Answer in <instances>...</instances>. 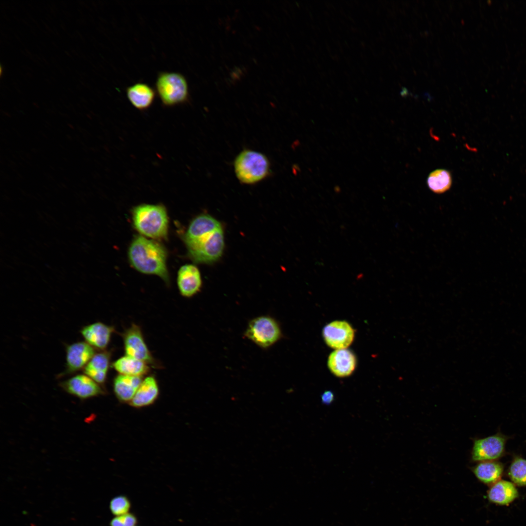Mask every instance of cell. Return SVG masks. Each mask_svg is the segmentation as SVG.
Segmentation results:
<instances>
[{"label": "cell", "mask_w": 526, "mask_h": 526, "mask_svg": "<svg viewBox=\"0 0 526 526\" xmlns=\"http://www.w3.org/2000/svg\"><path fill=\"white\" fill-rule=\"evenodd\" d=\"M114 332L113 326L99 321L83 326L79 330L84 341L100 351L106 350Z\"/></svg>", "instance_id": "7c38bea8"}, {"label": "cell", "mask_w": 526, "mask_h": 526, "mask_svg": "<svg viewBox=\"0 0 526 526\" xmlns=\"http://www.w3.org/2000/svg\"><path fill=\"white\" fill-rule=\"evenodd\" d=\"M159 394V387L155 377L149 376L143 380L131 405L135 407H142L152 404Z\"/></svg>", "instance_id": "ac0fdd59"}, {"label": "cell", "mask_w": 526, "mask_h": 526, "mask_svg": "<svg viewBox=\"0 0 526 526\" xmlns=\"http://www.w3.org/2000/svg\"><path fill=\"white\" fill-rule=\"evenodd\" d=\"M244 336L259 347L266 349L281 338L282 333L279 323L274 318L261 316L249 321Z\"/></svg>", "instance_id": "8992f818"}, {"label": "cell", "mask_w": 526, "mask_h": 526, "mask_svg": "<svg viewBox=\"0 0 526 526\" xmlns=\"http://www.w3.org/2000/svg\"><path fill=\"white\" fill-rule=\"evenodd\" d=\"M508 475L517 486H526V459L514 456L508 470Z\"/></svg>", "instance_id": "603a6c76"}, {"label": "cell", "mask_w": 526, "mask_h": 526, "mask_svg": "<svg viewBox=\"0 0 526 526\" xmlns=\"http://www.w3.org/2000/svg\"><path fill=\"white\" fill-rule=\"evenodd\" d=\"M427 183L429 188L433 192L444 193L448 190L451 186V174L445 169L435 170L428 176Z\"/></svg>", "instance_id": "7402d4cb"}, {"label": "cell", "mask_w": 526, "mask_h": 526, "mask_svg": "<svg viewBox=\"0 0 526 526\" xmlns=\"http://www.w3.org/2000/svg\"><path fill=\"white\" fill-rule=\"evenodd\" d=\"M503 470V465L495 460L481 461L472 469L475 476L481 482L491 485L499 480Z\"/></svg>", "instance_id": "ffe728a7"}, {"label": "cell", "mask_w": 526, "mask_h": 526, "mask_svg": "<svg viewBox=\"0 0 526 526\" xmlns=\"http://www.w3.org/2000/svg\"><path fill=\"white\" fill-rule=\"evenodd\" d=\"M327 365L331 373L335 376L345 377L350 376L354 371L357 359L351 351L347 349H338L329 355Z\"/></svg>", "instance_id": "5bb4252c"}, {"label": "cell", "mask_w": 526, "mask_h": 526, "mask_svg": "<svg viewBox=\"0 0 526 526\" xmlns=\"http://www.w3.org/2000/svg\"><path fill=\"white\" fill-rule=\"evenodd\" d=\"M518 496L515 486L506 480H499L492 485L488 491V498L490 502L502 505L511 503Z\"/></svg>", "instance_id": "d6986e66"}, {"label": "cell", "mask_w": 526, "mask_h": 526, "mask_svg": "<svg viewBox=\"0 0 526 526\" xmlns=\"http://www.w3.org/2000/svg\"><path fill=\"white\" fill-rule=\"evenodd\" d=\"M95 349L85 341L67 344L65 346L66 363L64 371L58 377L76 374L83 370L95 354Z\"/></svg>", "instance_id": "ba28073f"}, {"label": "cell", "mask_w": 526, "mask_h": 526, "mask_svg": "<svg viewBox=\"0 0 526 526\" xmlns=\"http://www.w3.org/2000/svg\"><path fill=\"white\" fill-rule=\"evenodd\" d=\"M322 335L325 343L331 348L347 349L354 340L355 330L346 321L336 320L324 327Z\"/></svg>", "instance_id": "30bf717a"}, {"label": "cell", "mask_w": 526, "mask_h": 526, "mask_svg": "<svg viewBox=\"0 0 526 526\" xmlns=\"http://www.w3.org/2000/svg\"><path fill=\"white\" fill-rule=\"evenodd\" d=\"M177 286L182 296L190 298L196 294L202 286V279L198 268L188 264L182 266L177 274Z\"/></svg>", "instance_id": "4fadbf2b"}, {"label": "cell", "mask_w": 526, "mask_h": 526, "mask_svg": "<svg viewBox=\"0 0 526 526\" xmlns=\"http://www.w3.org/2000/svg\"><path fill=\"white\" fill-rule=\"evenodd\" d=\"M127 97L136 109L145 111L150 108L156 95L155 89L147 83L138 82L127 87Z\"/></svg>", "instance_id": "9a60e30c"}, {"label": "cell", "mask_w": 526, "mask_h": 526, "mask_svg": "<svg viewBox=\"0 0 526 526\" xmlns=\"http://www.w3.org/2000/svg\"><path fill=\"white\" fill-rule=\"evenodd\" d=\"M188 256L195 263H209L222 256L225 246L221 223L212 216L202 214L193 219L184 236Z\"/></svg>", "instance_id": "6da1fadb"}, {"label": "cell", "mask_w": 526, "mask_h": 526, "mask_svg": "<svg viewBox=\"0 0 526 526\" xmlns=\"http://www.w3.org/2000/svg\"><path fill=\"white\" fill-rule=\"evenodd\" d=\"M334 398V394L330 391H325L321 395L322 402L326 404H330L333 401Z\"/></svg>", "instance_id": "484cf974"}, {"label": "cell", "mask_w": 526, "mask_h": 526, "mask_svg": "<svg viewBox=\"0 0 526 526\" xmlns=\"http://www.w3.org/2000/svg\"><path fill=\"white\" fill-rule=\"evenodd\" d=\"M111 366L119 374L128 376H143L150 370L147 363L126 355L113 361Z\"/></svg>", "instance_id": "44dd1931"}, {"label": "cell", "mask_w": 526, "mask_h": 526, "mask_svg": "<svg viewBox=\"0 0 526 526\" xmlns=\"http://www.w3.org/2000/svg\"><path fill=\"white\" fill-rule=\"evenodd\" d=\"M128 257L131 265L138 271L156 275L169 284L167 253L159 243L143 236H137L129 246Z\"/></svg>", "instance_id": "7a4b0ae2"}, {"label": "cell", "mask_w": 526, "mask_h": 526, "mask_svg": "<svg viewBox=\"0 0 526 526\" xmlns=\"http://www.w3.org/2000/svg\"><path fill=\"white\" fill-rule=\"evenodd\" d=\"M60 386L68 393L82 399L103 394L99 384L85 374H76L62 381Z\"/></svg>", "instance_id": "8fae6325"}, {"label": "cell", "mask_w": 526, "mask_h": 526, "mask_svg": "<svg viewBox=\"0 0 526 526\" xmlns=\"http://www.w3.org/2000/svg\"><path fill=\"white\" fill-rule=\"evenodd\" d=\"M131 504L130 500L124 495H119L113 498L110 502V509L116 516H122L129 513Z\"/></svg>", "instance_id": "cb8c5ba5"}, {"label": "cell", "mask_w": 526, "mask_h": 526, "mask_svg": "<svg viewBox=\"0 0 526 526\" xmlns=\"http://www.w3.org/2000/svg\"><path fill=\"white\" fill-rule=\"evenodd\" d=\"M125 526H135L137 523L136 516L132 513H128L121 516Z\"/></svg>", "instance_id": "d4e9b609"}, {"label": "cell", "mask_w": 526, "mask_h": 526, "mask_svg": "<svg viewBox=\"0 0 526 526\" xmlns=\"http://www.w3.org/2000/svg\"><path fill=\"white\" fill-rule=\"evenodd\" d=\"M132 220L134 227L142 235L157 240L167 238L169 218L163 205H137L132 208Z\"/></svg>", "instance_id": "3957f363"}, {"label": "cell", "mask_w": 526, "mask_h": 526, "mask_svg": "<svg viewBox=\"0 0 526 526\" xmlns=\"http://www.w3.org/2000/svg\"><path fill=\"white\" fill-rule=\"evenodd\" d=\"M122 337L125 355L156 367L157 363L145 341L140 327L132 323L122 334Z\"/></svg>", "instance_id": "52a82bcc"}, {"label": "cell", "mask_w": 526, "mask_h": 526, "mask_svg": "<svg viewBox=\"0 0 526 526\" xmlns=\"http://www.w3.org/2000/svg\"><path fill=\"white\" fill-rule=\"evenodd\" d=\"M111 352L104 350L95 354L83 369V372L99 385L106 382L110 366Z\"/></svg>", "instance_id": "2e32d148"}, {"label": "cell", "mask_w": 526, "mask_h": 526, "mask_svg": "<svg viewBox=\"0 0 526 526\" xmlns=\"http://www.w3.org/2000/svg\"><path fill=\"white\" fill-rule=\"evenodd\" d=\"M507 437L497 433L474 441L471 456L474 461H494L501 457L505 451Z\"/></svg>", "instance_id": "9c48e42d"}, {"label": "cell", "mask_w": 526, "mask_h": 526, "mask_svg": "<svg viewBox=\"0 0 526 526\" xmlns=\"http://www.w3.org/2000/svg\"><path fill=\"white\" fill-rule=\"evenodd\" d=\"M143 381L142 376L119 374L113 381L114 392L121 401H131Z\"/></svg>", "instance_id": "e0dca14e"}, {"label": "cell", "mask_w": 526, "mask_h": 526, "mask_svg": "<svg viewBox=\"0 0 526 526\" xmlns=\"http://www.w3.org/2000/svg\"><path fill=\"white\" fill-rule=\"evenodd\" d=\"M234 168L239 181L244 184H254L266 178L270 172V164L263 153L244 150L236 157Z\"/></svg>", "instance_id": "277c9868"}, {"label": "cell", "mask_w": 526, "mask_h": 526, "mask_svg": "<svg viewBox=\"0 0 526 526\" xmlns=\"http://www.w3.org/2000/svg\"><path fill=\"white\" fill-rule=\"evenodd\" d=\"M110 526H125L121 516H115L110 522Z\"/></svg>", "instance_id": "4316f807"}, {"label": "cell", "mask_w": 526, "mask_h": 526, "mask_svg": "<svg viewBox=\"0 0 526 526\" xmlns=\"http://www.w3.org/2000/svg\"><path fill=\"white\" fill-rule=\"evenodd\" d=\"M154 89L163 105L165 107H173L188 101V82L185 76L180 73L159 72Z\"/></svg>", "instance_id": "5b68a950"}]
</instances>
